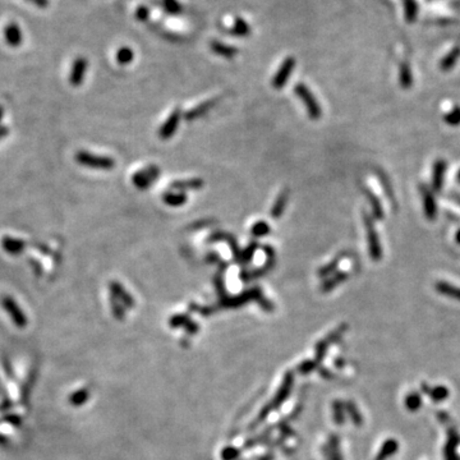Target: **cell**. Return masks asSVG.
<instances>
[{"mask_svg": "<svg viewBox=\"0 0 460 460\" xmlns=\"http://www.w3.org/2000/svg\"><path fill=\"white\" fill-rule=\"evenodd\" d=\"M438 418H440L441 422H443V423H447V422H450V417L447 416L446 413H443V412L438 413Z\"/></svg>", "mask_w": 460, "mask_h": 460, "instance_id": "obj_48", "label": "cell"}, {"mask_svg": "<svg viewBox=\"0 0 460 460\" xmlns=\"http://www.w3.org/2000/svg\"><path fill=\"white\" fill-rule=\"evenodd\" d=\"M162 201L170 207H180L188 201V197L186 192H174V191H167L162 195Z\"/></svg>", "mask_w": 460, "mask_h": 460, "instance_id": "obj_19", "label": "cell"}, {"mask_svg": "<svg viewBox=\"0 0 460 460\" xmlns=\"http://www.w3.org/2000/svg\"><path fill=\"white\" fill-rule=\"evenodd\" d=\"M206 262H210V263L221 262L220 256H219V253H216V252H210V253L206 256Z\"/></svg>", "mask_w": 460, "mask_h": 460, "instance_id": "obj_43", "label": "cell"}, {"mask_svg": "<svg viewBox=\"0 0 460 460\" xmlns=\"http://www.w3.org/2000/svg\"><path fill=\"white\" fill-rule=\"evenodd\" d=\"M27 2H30V3L35 4V6H37V7H41V8L48 7V4H49V0H27Z\"/></svg>", "mask_w": 460, "mask_h": 460, "instance_id": "obj_45", "label": "cell"}, {"mask_svg": "<svg viewBox=\"0 0 460 460\" xmlns=\"http://www.w3.org/2000/svg\"><path fill=\"white\" fill-rule=\"evenodd\" d=\"M215 285H216V288H218L219 292H220V293H223V292H224V280H223V276H221V275H218V276H216V278H215Z\"/></svg>", "mask_w": 460, "mask_h": 460, "instance_id": "obj_44", "label": "cell"}, {"mask_svg": "<svg viewBox=\"0 0 460 460\" xmlns=\"http://www.w3.org/2000/svg\"><path fill=\"white\" fill-rule=\"evenodd\" d=\"M455 238H456V242L460 244V230L456 233V237H455Z\"/></svg>", "mask_w": 460, "mask_h": 460, "instance_id": "obj_50", "label": "cell"}, {"mask_svg": "<svg viewBox=\"0 0 460 460\" xmlns=\"http://www.w3.org/2000/svg\"><path fill=\"white\" fill-rule=\"evenodd\" d=\"M445 122H446L447 124H450V126H459L460 124V108L459 106L454 108V109H452L451 112H450L449 114L445 117Z\"/></svg>", "mask_w": 460, "mask_h": 460, "instance_id": "obj_35", "label": "cell"}, {"mask_svg": "<svg viewBox=\"0 0 460 460\" xmlns=\"http://www.w3.org/2000/svg\"><path fill=\"white\" fill-rule=\"evenodd\" d=\"M229 34L237 37H245L251 35V26L243 18H235L234 26L229 30Z\"/></svg>", "mask_w": 460, "mask_h": 460, "instance_id": "obj_25", "label": "cell"}, {"mask_svg": "<svg viewBox=\"0 0 460 460\" xmlns=\"http://www.w3.org/2000/svg\"><path fill=\"white\" fill-rule=\"evenodd\" d=\"M27 247V243L21 238L11 237V235H6L2 238V248L6 253L11 254V256H20L21 253H23Z\"/></svg>", "mask_w": 460, "mask_h": 460, "instance_id": "obj_10", "label": "cell"}, {"mask_svg": "<svg viewBox=\"0 0 460 460\" xmlns=\"http://www.w3.org/2000/svg\"><path fill=\"white\" fill-rule=\"evenodd\" d=\"M212 221H201V223H196V224H193V226H192V229H200V228H204V226H210L209 224H211Z\"/></svg>", "mask_w": 460, "mask_h": 460, "instance_id": "obj_47", "label": "cell"}, {"mask_svg": "<svg viewBox=\"0 0 460 460\" xmlns=\"http://www.w3.org/2000/svg\"><path fill=\"white\" fill-rule=\"evenodd\" d=\"M257 301H258L259 306L262 307L263 310H266V311H272V310H273V308H272V303H271L270 301H267V299H266V298H263L262 296L259 297V298L257 299Z\"/></svg>", "mask_w": 460, "mask_h": 460, "instance_id": "obj_42", "label": "cell"}, {"mask_svg": "<svg viewBox=\"0 0 460 460\" xmlns=\"http://www.w3.org/2000/svg\"><path fill=\"white\" fill-rule=\"evenodd\" d=\"M270 232H271L270 225H268L266 221H262V220L254 223L253 226H252V229H251L252 235H253V237H257V238L266 237V235L270 234Z\"/></svg>", "mask_w": 460, "mask_h": 460, "instance_id": "obj_31", "label": "cell"}, {"mask_svg": "<svg viewBox=\"0 0 460 460\" xmlns=\"http://www.w3.org/2000/svg\"><path fill=\"white\" fill-rule=\"evenodd\" d=\"M210 46H211V50L214 51L215 54H218V55L223 56V58H226V59L234 58V56L238 54L237 48H233V46H230V45L223 44V42H220V41H212Z\"/></svg>", "mask_w": 460, "mask_h": 460, "instance_id": "obj_22", "label": "cell"}, {"mask_svg": "<svg viewBox=\"0 0 460 460\" xmlns=\"http://www.w3.org/2000/svg\"><path fill=\"white\" fill-rule=\"evenodd\" d=\"M447 443L446 446H445V460H459V456H457V446H459L460 443V436L457 435L456 429L455 428H449L447 429Z\"/></svg>", "mask_w": 460, "mask_h": 460, "instance_id": "obj_12", "label": "cell"}, {"mask_svg": "<svg viewBox=\"0 0 460 460\" xmlns=\"http://www.w3.org/2000/svg\"><path fill=\"white\" fill-rule=\"evenodd\" d=\"M263 252H265L266 256H267L266 262L263 263L262 267L256 268V270L242 271V272H240V279H242L243 282H249V280L254 279V278L263 276L265 273L270 272V271L272 270L273 265H275V249H273L271 245L266 244L263 245Z\"/></svg>", "mask_w": 460, "mask_h": 460, "instance_id": "obj_5", "label": "cell"}, {"mask_svg": "<svg viewBox=\"0 0 460 460\" xmlns=\"http://www.w3.org/2000/svg\"><path fill=\"white\" fill-rule=\"evenodd\" d=\"M422 405V396L418 393H410L405 398V408L409 412H417Z\"/></svg>", "mask_w": 460, "mask_h": 460, "instance_id": "obj_29", "label": "cell"}, {"mask_svg": "<svg viewBox=\"0 0 460 460\" xmlns=\"http://www.w3.org/2000/svg\"><path fill=\"white\" fill-rule=\"evenodd\" d=\"M363 220H364L365 232H367L368 251H370L371 258L374 259V261H379V259H381L382 256V248L381 244H380L379 235H377L374 223H372L371 218H370L368 215H364V216H363Z\"/></svg>", "mask_w": 460, "mask_h": 460, "instance_id": "obj_3", "label": "cell"}, {"mask_svg": "<svg viewBox=\"0 0 460 460\" xmlns=\"http://www.w3.org/2000/svg\"><path fill=\"white\" fill-rule=\"evenodd\" d=\"M2 306H3V308L6 310V312L8 313L9 317L12 318V321H13V324L16 325V326L20 327V329H23V327L27 325L26 313L23 312L20 304L14 301V298H12L11 296H4L3 298H2Z\"/></svg>", "mask_w": 460, "mask_h": 460, "instance_id": "obj_4", "label": "cell"}, {"mask_svg": "<svg viewBox=\"0 0 460 460\" xmlns=\"http://www.w3.org/2000/svg\"><path fill=\"white\" fill-rule=\"evenodd\" d=\"M219 100H220V99L216 98V99H211V100L204 101V103H201L200 105L196 106V108L191 109L188 113H186V117L184 118H186L188 122H191V120H196V119H198V118L204 117L205 114H207L209 110H211L212 108H215V105H218Z\"/></svg>", "mask_w": 460, "mask_h": 460, "instance_id": "obj_14", "label": "cell"}, {"mask_svg": "<svg viewBox=\"0 0 460 460\" xmlns=\"http://www.w3.org/2000/svg\"><path fill=\"white\" fill-rule=\"evenodd\" d=\"M398 449H399L398 441H396L395 438H389V440H386L385 442H384V445L381 446V449H380L379 454H377L376 459H375V460H388V459H390V457L393 456V455L396 454Z\"/></svg>", "mask_w": 460, "mask_h": 460, "instance_id": "obj_21", "label": "cell"}, {"mask_svg": "<svg viewBox=\"0 0 460 460\" xmlns=\"http://www.w3.org/2000/svg\"><path fill=\"white\" fill-rule=\"evenodd\" d=\"M204 186L205 183L201 178H191L173 181V183H171V190L179 191V192H186V191L201 190Z\"/></svg>", "mask_w": 460, "mask_h": 460, "instance_id": "obj_15", "label": "cell"}, {"mask_svg": "<svg viewBox=\"0 0 460 460\" xmlns=\"http://www.w3.org/2000/svg\"><path fill=\"white\" fill-rule=\"evenodd\" d=\"M345 331H346V325H341V326L337 327L336 330H334V331H332L331 334H330L329 336H327L326 339H325V340H322L321 343H318V345H317V357H318V359H321V357L324 355V353H325V350H326L327 346L331 345L332 343H335V341L339 340L341 335H343Z\"/></svg>", "mask_w": 460, "mask_h": 460, "instance_id": "obj_17", "label": "cell"}, {"mask_svg": "<svg viewBox=\"0 0 460 460\" xmlns=\"http://www.w3.org/2000/svg\"><path fill=\"white\" fill-rule=\"evenodd\" d=\"M228 237H229L228 233H224V232H215V233H212V234L210 235L209 238H207V243L221 242V240H224V242H225V240L228 239Z\"/></svg>", "mask_w": 460, "mask_h": 460, "instance_id": "obj_40", "label": "cell"}, {"mask_svg": "<svg viewBox=\"0 0 460 460\" xmlns=\"http://www.w3.org/2000/svg\"><path fill=\"white\" fill-rule=\"evenodd\" d=\"M4 114H6V109H4V106L0 104V123L3 122ZM0 126H2V124H0Z\"/></svg>", "mask_w": 460, "mask_h": 460, "instance_id": "obj_49", "label": "cell"}, {"mask_svg": "<svg viewBox=\"0 0 460 460\" xmlns=\"http://www.w3.org/2000/svg\"><path fill=\"white\" fill-rule=\"evenodd\" d=\"M445 171H446V161L445 160H437L435 162V166H433L432 175V187L435 191H440L442 188Z\"/></svg>", "mask_w": 460, "mask_h": 460, "instance_id": "obj_20", "label": "cell"}, {"mask_svg": "<svg viewBox=\"0 0 460 460\" xmlns=\"http://www.w3.org/2000/svg\"><path fill=\"white\" fill-rule=\"evenodd\" d=\"M87 399V391L86 390H79L78 393H75L74 395L70 396V403H73L74 405L82 404L86 402Z\"/></svg>", "mask_w": 460, "mask_h": 460, "instance_id": "obj_38", "label": "cell"}, {"mask_svg": "<svg viewBox=\"0 0 460 460\" xmlns=\"http://www.w3.org/2000/svg\"><path fill=\"white\" fill-rule=\"evenodd\" d=\"M109 289H110V292H112V296L115 297L118 301L122 302L123 306H126L127 308H132V307H134L133 298H132L131 294H129L126 289H124V287H123L120 283L110 282Z\"/></svg>", "mask_w": 460, "mask_h": 460, "instance_id": "obj_13", "label": "cell"}, {"mask_svg": "<svg viewBox=\"0 0 460 460\" xmlns=\"http://www.w3.org/2000/svg\"><path fill=\"white\" fill-rule=\"evenodd\" d=\"M162 7L165 12L173 16H178L181 13V6L178 0H162Z\"/></svg>", "mask_w": 460, "mask_h": 460, "instance_id": "obj_34", "label": "cell"}, {"mask_svg": "<svg viewBox=\"0 0 460 460\" xmlns=\"http://www.w3.org/2000/svg\"><path fill=\"white\" fill-rule=\"evenodd\" d=\"M454 198H455V201H456L457 204H460V196H454Z\"/></svg>", "mask_w": 460, "mask_h": 460, "instance_id": "obj_51", "label": "cell"}, {"mask_svg": "<svg viewBox=\"0 0 460 460\" xmlns=\"http://www.w3.org/2000/svg\"><path fill=\"white\" fill-rule=\"evenodd\" d=\"M136 18L141 22H146L150 18V9L145 6H141L136 11Z\"/></svg>", "mask_w": 460, "mask_h": 460, "instance_id": "obj_37", "label": "cell"}, {"mask_svg": "<svg viewBox=\"0 0 460 460\" xmlns=\"http://www.w3.org/2000/svg\"><path fill=\"white\" fill-rule=\"evenodd\" d=\"M294 92H296V95L301 99L303 105L306 106L308 117L312 120L320 119L321 115H322V109H321L320 104L316 100V98L313 96L311 89L304 83H298L294 87Z\"/></svg>", "mask_w": 460, "mask_h": 460, "instance_id": "obj_2", "label": "cell"}, {"mask_svg": "<svg viewBox=\"0 0 460 460\" xmlns=\"http://www.w3.org/2000/svg\"><path fill=\"white\" fill-rule=\"evenodd\" d=\"M87 68H88V60L84 56H78L73 61L69 73V84L72 87H79L84 81Z\"/></svg>", "mask_w": 460, "mask_h": 460, "instance_id": "obj_8", "label": "cell"}, {"mask_svg": "<svg viewBox=\"0 0 460 460\" xmlns=\"http://www.w3.org/2000/svg\"><path fill=\"white\" fill-rule=\"evenodd\" d=\"M456 178H457V180L460 181V170H459V173H457V176H456Z\"/></svg>", "mask_w": 460, "mask_h": 460, "instance_id": "obj_52", "label": "cell"}, {"mask_svg": "<svg viewBox=\"0 0 460 460\" xmlns=\"http://www.w3.org/2000/svg\"><path fill=\"white\" fill-rule=\"evenodd\" d=\"M288 201H289V190H283L279 193V196L276 197L275 202H273L272 207H271L270 215L272 219H279L282 218V215L284 214L285 207H287Z\"/></svg>", "mask_w": 460, "mask_h": 460, "instance_id": "obj_16", "label": "cell"}, {"mask_svg": "<svg viewBox=\"0 0 460 460\" xmlns=\"http://www.w3.org/2000/svg\"><path fill=\"white\" fill-rule=\"evenodd\" d=\"M294 67H296V59L293 56H288V58L284 59V61H283L280 68L278 69L276 74L273 75L272 82H271L273 88L282 89L288 83L290 75H292V73L294 70Z\"/></svg>", "mask_w": 460, "mask_h": 460, "instance_id": "obj_7", "label": "cell"}, {"mask_svg": "<svg viewBox=\"0 0 460 460\" xmlns=\"http://www.w3.org/2000/svg\"><path fill=\"white\" fill-rule=\"evenodd\" d=\"M4 39L8 46L11 48H18L23 42V34L20 26L17 23L11 22L4 28Z\"/></svg>", "mask_w": 460, "mask_h": 460, "instance_id": "obj_11", "label": "cell"}, {"mask_svg": "<svg viewBox=\"0 0 460 460\" xmlns=\"http://www.w3.org/2000/svg\"><path fill=\"white\" fill-rule=\"evenodd\" d=\"M364 192H365V196H367V198L370 200V202H371V206H372V211H374V215L376 216L377 219H382V216H384V210H382V206H381V202H380V200L370 190H365Z\"/></svg>", "mask_w": 460, "mask_h": 460, "instance_id": "obj_30", "label": "cell"}, {"mask_svg": "<svg viewBox=\"0 0 460 460\" xmlns=\"http://www.w3.org/2000/svg\"><path fill=\"white\" fill-rule=\"evenodd\" d=\"M8 134H9L8 127H6V126H0V141L4 140V138H6V137L8 136Z\"/></svg>", "mask_w": 460, "mask_h": 460, "instance_id": "obj_46", "label": "cell"}, {"mask_svg": "<svg viewBox=\"0 0 460 460\" xmlns=\"http://www.w3.org/2000/svg\"><path fill=\"white\" fill-rule=\"evenodd\" d=\"M422 193H423V204H424V212H426V216L429 219V220H433L436 218V204H435V198H433L432 193L428 192L427 190L422 188Z\"/></svg>", "mask_w": 460, "mask_h": 460, "instance_id": "obj_26", "label": "cell"}, {"mask_svg": "<svg viewBox=\"0 0 460 460\" xmlns=\"http://www.w3.org/2000/svg\"><path fill=\"white\" fill-rule=\"evenodd\" d=\"M348 276H349L348 272H345V271H341V272L335 273V275L331 276V278H327V279L322 283V285H321V292H324V293L331 292L334 288H336L337 285L345 282V280L348 279Z\"/></svg>", "mask_w": 460, "mask_h": 460, "instance_id": "obj_23", "label": "cell"}, {"mask_svg": "<svg viewBox=\"0 0 460 460\" xmlns=\"http://www.w3.org/2000/svg\"><path fill=\"white\" fill-rule=\"evenodd\" d=\"M422 391H423L427 396H429V398L432 399L433 402H436V403L443 402V400L449 398V395H450V391L447 390L445 386H436V388H431V386L427 385L426 382L422 384Z\"/></svg>", "mask_w": 460, "mask_h": 460, "instance_id": "obj_18", "label": "cell"}, {"mask_svg": "<svg viewBox=\"0 0 460 460\" xmlns=\"http://www.w3.org/2000/svg\"><path fill=\"white\" fill-rule=\"evenodd\" d=\"M343 258H344V256L343 254H340L339 257H336V258L332 259L331 262L327 263V265H325L324 267H321L320 270H318V276H320V278H327L330 273H332L335 270H336V267L339 266V263L341 262V259Z\"/></svg>", "mask_w": 460, "mask_h": 460, "instance_id": "obj_32", "label": "cell"}, {"mask_svg": "<svg viewBox=\"0 0 460 460\" xmlns=\"http://www.w3.org/2000/svg\"><path fill=\"white\" fill-rule=\"evenodd\" d=\"M345 408H346V410H348L349 416H350V418H351V421H353V423L357 424V426H362V423H363L362 414H360L359 410L357 409V407L354 405V403L348 402L345 404Z\"/></svg>", "mask_w": 460, "mask_h": 460, "instance_id": "obj_33", "label": "cell"}, {"mask_svg": "<svg viewBox=\"0 0 460 460\" xmlns=\"http://www.w3.org/2000/svg\"><path fill=\"white\" fill-rule=\"evenodd\" d=\"M334 419L337 424L344 423V405L340 402L334 403Z\"/></svg>", "mask_w": 460, "mask_h": 460, "instance_id": "obj_36", "label": "cell"}, {"mask_svg": "<svg viewBox=\"0 0 460 460\" xmlns=\"http://www.w3.org/2000/svg\"><path fill=\"white\" fill-rule=\"evenodd\" d=\"M160 175V169L156 165H150V166L145 167L142 170L137 171L133 176H132V181L138 190H148L152 186V183L159 178Z\"/></svg>", "mask_w": 460, "mask_h": 460, "instance_id": "obj_6", "label": "cell"}, {"mask_svg": "<svg viewBox=\"0 0 460 460\" xmlns=\"http://www.w3.org/2000/svg\"><path fill=\"white\" fill-rule=\"evenodd\" d=\"M74 159L81 166L95 169V170H112L115 167V160L112 157L100 156V155H95V153L84 150L77 151Z\"/></svg>", "mask_w": 460, "mask_h": 460, "instance_id": "obj_1", "label": "cell"}, {"mask_svg": "<svg viewBox=\"0 0 460 460\" xmlns=\"http://www.w3.org/2000/svg\"><path fill=\"white\" fill-rule=\"evenodd\" d=\"M188 322H190V320H188V316H186V315L174 316V317H171V320H170L171 326H181V325L186 326Z\"/></svg>", "mask_w": 460, "mask_h": 460, "instance_id": "obj_41", "label": "cell"}, {"mask_svg": "<svg viewBox=\"0 0 460 460\" xmlns=\"http://www.w3.org/2000/svg\"><path fill=\"white\" fill-rule=\"evenodd\" d=\"M180 109H174L173 112H171V114L167 117V119L165 120V123L159 129V137L161 140L166 141L175 134L176 129H178L179 127V122H180Z\"/></svg>", "mask_w": 460, "mask_h": 460, "instance_id": "obj_9", "label": "cell"}, {"mask_svg": "<svg viewBox=\"0 0 460 460\" xmlns=\"http://www.w3.org/2000/svg\"><path fill=\"white\" fill-rule=\"evenodd\" d=\"M258 242H254V240L249 243V244L245 247L244 251H242V253H240V258L238 262H239L240 265H248L252 261V258H253L256 251L258 249Z\"/></svg>", "mask_w": 460, "mask_h": 460, "instance_id": "obj_28", "label": "cell"}, {"mask_svg": "<svg viewBox=\"0 0 460 460\" xmlns=\"http://www.w3.org/2000/svg\"><path fill=\"white\" fill-rule=\"evenodd\" d=\"M117 61L119 65L131 64L134 59V51L129 46H122L117 51Z\"/></svg>", "mask_w": 460, "mask_h": 460, "instance_id": "obj_27", "label": "cell"}, {"mask_svg": "<svg viewBox=\"0 0 460 460\" xmlns=\"http://www.w3.org/2000/svg\"><path fill=\"white\" fill-rule=\"evenodd\" d=\"M112 306H113V312H114V315L117 316L118 318L124 317V308H123L122 304L117 301V298L113 296H112Z\"/></svg>", "mask_w": 460, "mask_h": 460, "instance_id": "obj_39", "label": "cell"}, {"mask_svg": "<svg viewBox=\"0 0 460 460\" xmlns=\"http://www.w3.org/2000/svg\"><path fill=\"white\" fill-rule=\"evenodd\" d=\"M435 288L438 293L449 297V298L455 299V301H460V288L455 287V285L446 282H437Z\"/></svg>", "mask_w": 460, "mask_h": 460, "instance_id": "obj_24", "label": "cell"}]
</instances>
